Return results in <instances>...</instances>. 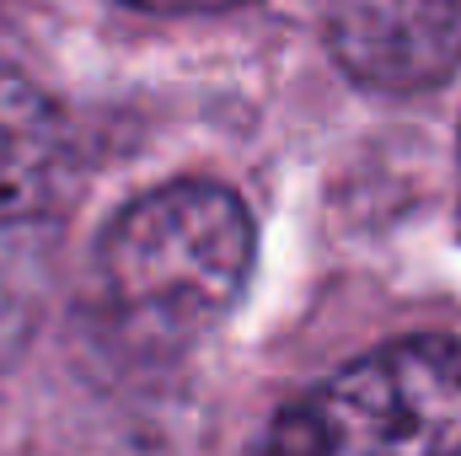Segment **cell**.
<instances>
[{
	"label": "cell",
	"instance_id": "obj_1",
	"mask_svg": "<svg viewBox=\"0 0 461 456\" xmlns=\"http://www.w3.org/2000/svg\"><path fill=\"white\" fill-rule=\"evenodd\" d=\"M252 215L226 183L183 178L118 210L97 247L113 317L150 343H188L236 306L252 274Z\"/></svg>",
	"mask_w": 461,
	"mask_h": 456
},
{
	"label": "cell",
	"instance_id": "obj_2",
	"mask_svg": "<svg viewBox=\"0 0 461 456\" xmlns=\"http://www.w3.org/2000/svg\"><path fill=\"white\" fill-rule=\"evenodd\" d=\"M268 446L295 456L461 451V343L419 333L348 360L274 419Z\"/></svg>",
	"mask_w": 461,
	"mask_h": 456
},
{
	"label": "cell",
	"instance_id": "obj_3",
	"mask_svg": "<svg viewBox=\"0 0 461 456\" xmlns=\"http://www.w3.org/2000/svg\"><path fill=\"white\" fill-rule=\"evenodd\" d=\"M328 43L354 81L381 92H419L461 59L456 0H333Z\"/></svg>",
	"mask_w": 461,
	"mask_h": 456
},
{
	"label": "cell",
	"instance_id": "obj_4",
	"mask_svg": "<svg viewBox=\"0 0 461 456\" xmlns=\"http://www.w3.org/2000/svg\"><path fill=\"white\" fill-rule=\"evenodd\" d=\"M65 118L22 70H0V236L32 231L65 178Z\"/></svg>",
	"mask_w": 461,
	"mask_h": 456
},
{
	"label": "cell",
	"instance_id": "obj_5",
	"mask_svg": "<svg viewBox=\"0 0 461 456\" xmlns=\"http://www.w3.org/2000/svg\"><path fill=\"white\" fill-rule=\"evenodd\" d=\"M123 5H140V11H156V16H204V11H230V5H247V0H123Z\"/></svg>",
	"mask_w": 461,
	"mask_h": 456
}]
</instances>
